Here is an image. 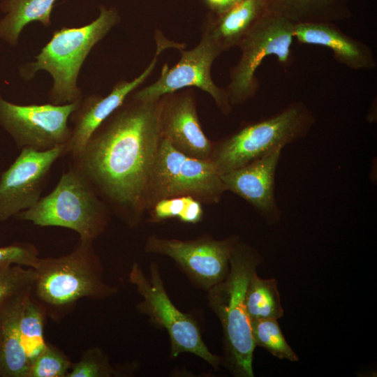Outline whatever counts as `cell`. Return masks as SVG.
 <instances>
[{
    "instance_id": "29",
    "label": "cell",
    "mask_w": 377,
    "mask_h": 377,
    "mask_svg": "<svg viewBox=\"0 0 377 377\" xmlns=\"http://www.w3.org/2000/svg\"><path fill=\"white\" fill-rule=\"evenodd\" d=\"M38 256L37 247L27 242H15L0 247V268L13 265L32 268Z\"/></svg>"
},
{
    "instance_id": "10",
    "label": "cell",
    "mask_w": 377,
    "mask_h": 377,
    "mask_svg": "<svg viewBox=\"0 0 377 377\" xmlns=\"http://www.w3.org/2000/svg\"><path fill=\"white\" fill-rule=\"evenodd\" d=\"M239 240L236 235L221 239L207 235L193 239L151 235L144 251L171 258L195 288L207 292L228 276L230 256Z\"/></svg>"
},
{
    "instance_id": "28",
    "label": "cell",
    "mask_w": 377,
    "mask_h": 377,
    "mask_svg": "<svg viewBox=\"0 0 377 377\" xmlns=\"http://www.w3.org/2000/svg\"><path fill=\"white\" fill-rule=\"evenodd\" d=\"M35 279L31 267L13 265L0 268V305L29 290Z\"/></svg>"
},
{
    "instance_id": "20",
    "label": "cell",
    "mask_w": 377,
    "mask_h": 377,
    "mask_svg": "<svg viewBox=\"0 0 377 377\" xmlns=\"http://www.w3.org/2000/svg\"><path fill=\"white\" fill-rule=\"evenodd\" d=\"M268 14L282 17L294 24L332 22L352 15L349 0H263Z\"/></svg>"
},
{
    "instance_id": "18",
    "label": "cell",
    "mask_w": 377,
    "mask_h": 377,
    "mask_svg": "<svg viewBox=\"0 0 377 377\" xmlns=\"http://www.w3.org/2000/svg\"><path fill=\"white\" fill-rule=\"evenodd\" d=\"M266 13L263 0H243L222 13H209L202 25V34L223 52L237 47Z\"/></svg>"
},
{
    "instance_id": "9",
    "label": "cell",
    "mask_w": 377,
    "mask_h": 377,
    "mask_svg": "<svg viewBox=\"0 0 377 377\" xmlns=\"http://www.w3.org/2000/svg\"><path fill=\"white\" fill-rule=\"evenodd\" d=\"M294 25L266 13L240 42L237 47L241 54L230 71V82L225 88L232 107L242 105L256 95L259 82L256 73L266 57L275 56L284 66L290 65Z\"/></svg>"
},
{
    "instance_id": "30",
    "label": "cell",
    "mask_w": 377,
    "mask_h": 377,
    "mask_svg": "<svg viewBox=\"0 0 377 377\" xmlns=\"http://www.w3.org/2000/svg\"><path fill=\"white\" fill-rule=\"evenodd\" d=\"M243 0H202L211 13H222Z\"/></svg>"
},
{
    "instance_id": "2",
    "label": "cell",
    "mask_w": 377,
    "mask_h": 377,
    "mask_svg": "<svg viewBox=\"0 0 377 377\" xmlns=\"http://www.w3.org/2000/svg\"><path fill=\"white\" fill-rule=\"evenodd\" d=\"M93 242L79 239L68 254L38 258L32 267L35 279L31 296L56 323L71 313L81 299L103 300L118 292L105 281Z\"/></svg>"
},
{
    "instance_id": "12",
    "label": "cell",
    "mask_w": 377,
    "mask_h": 377,
    "mask_svg": "<svg viewBox=\"0 0 377 377\" xmlns=\"http://www.w3.org/2000/svg\"><path fill=\"white\" fill-rule=\"evenodd\" d=\"M221 51L205 34H202L199 43L193 48L183 50L179 61L172 68L165 64L160 77L151 84L131 95L144 102H154L164 94L188 88L197 87L207 92L225 114L232 109L225 88L217 86L212 77L211 68Z\"/></svg>"
},
{
    "instance_id": "14",
    "label": "cell",
    "mask_w": 377,
    "mask_h": 377,
    "mask_svg": "<svg viewBox=\"0 0 377 377\" xmlns=\"http://www.w3.org/2000/svg\"><path fill=\"white\" fill-rule=\"evenodd\" d=\"M158 124L163 138L180 152L196 158H210L214 142L200 123L195 91L185 88L158 100Z\"/></svg>"
},
{
    "instance_id": "16",
    "label": "cell",
    "mask_w": 377,
    "mask_h": 377,
    "mask_svg": "<svg viewBox=\"0 0 377 377\" xmlns=\"http://www.w3.org/2000/svg\"><path fill=\"white\" fill-rule=\"evenodd\" d=\"M160 43L154 58L147 68L131 81L117 82L105 96L91 94L82 98L77 108L70 116L73 124L71 135L66 144V152L73 156L81 151L94 131L150 76L157 64L158 57L165 48Z\"/></svg>"
},
{
    "instance_id": "26",
    "label": "cell",
    "mask_w": 377,
    "mask_h": 377,
    "mask_svg": "<svg viewBox=\"0 0 377 377\" xmlns=\"http://www.w3.org/2000/svg\"><path fill=\"white\" fill-rule=\"evenodd\" d=\"M252 337L256 346L263 348L279 360L297 362L299 357L287 343L277 320H251Z\"/></svg>"
},
{
    "instance_id": "17",
    "label": "cell",
    "mask_w": 377,
    "mask_h": 377,
    "mask_svg": "<svg viewBox=\"0 0 377 377\" xmlns=\"http://www.w3.org/2000/svg\"><path fill=\"white\" fill-rule=\"evenodd\" d=\"M294 38L300 43L320 45L333 52L334 59L353 70H374L377 60L371 48L338 28L332 22H308L294 25Z\"/></svg>"
},
{
    "instance_id": "25",
    "label": "cell",
    "mask_w": 377,
    "mask_h": 377,
    "mask_svg": "<svg viewBox=\"0 0 377 377\" xmlns=\"http://www.w3.org/2000/svg\"><path fill=\"white\" fill-rule=\"evenodd\" d=\"M147 212L152 223L176 218L184 223L195 224L202 221L204 214L202 202L190 195L158 200Z\"/></svg>"
},
{
    "instance_id": "7",
    "label": "cell",
    "mask_w": 377,
    "mask_h": 377,
    "mask_svg": "<svg viewBox=\"0 0 377 377\" xmlns=\"http://www.w3.org/2000/svg\"><path fill=\"white\" fill-rule=\"evenodd\" d=\"M128 281L133 285L142 300L137 311L148 317L156 327L165 330L169 337L170 357L191 353L210 364L215 370L221 365V356L212 353L205 344L197 322L189 314L179 311L165 290L158 265L150 264L148 274L140 265L133 263Z\"/></svg>"
},
{
    "instance_id": "22",
    "label": "cell",
    "mask_w": 377,
    "mask_h": 377,
    "mask_svg": "<svg viewBox=\"0 0 377 377\" xmlns=\"http://www.w3.org/2000/svg\"><path fill=\"white\" fill-rule=\"evenodd\" d=\"M276 279H262L255 272L249 281L245 305L251 320H278L284 315Z\"/></svg>"
},
{
    "instance_id": "5",
    "label": "cell",
    "mask_w": 377,
    "mask_h": 377,
    "mask_svg": "<svg viewBox=\"0 0 377 377\" xmlns=\"http://www.w3.org/2000/svg\"><path fill=\"white\" fill-rule=\"evenodd\" d=\"M110 210L84 176L69 165L54 189L15 218L41 227H61L94 241L106 230Z\"/></svg>"
},
{
    "instance_id": "8",
    "label": "cell",
    "mask_w": 377,
    "mask_h": 377,
    "mask_svg": "<svg viewBox=\"0 0 377 377\" xmlns=\"http://www.w3.org/2000/svg\"><path fill=\"white\" fill-rule=\"evenodd\" d=\"M226 191L221 174L211 160L188 156L162 138L147 186L146 212L158 200L181 195L215 204Z\"/></svg>"
},
{
    "instance_id": "4",
    "label": "cell",
    "mask_w": 377,
    "mask_h": 377,
    "mask_svg": "<svg viewBox=\"0 0 377 377\" xmlns=\"http://www.w3.org/2000/svg\"><path fill=\"white\" fill-rule=\"evenodd\" d=\"M120 21L114 8L100 7L98 16L80 27L55 30L50 40L35 57L21 68V75L32 79L39 71L52 78L49 101L54 105L71 103L82 98L77 78L82 64L94 47Z\"/></svg>"
},
{
    "instance_id": "15",
    "label": "cell",
    "mask_w": 377,
    "mask_h": 377,
    "mask_svg": "<svg viewBox=\"0 0 377 377\" xmlns=\"http://www.w3.org/2000/svg\"><path fill=\"white\" fill-rule=\"evenodd\" d=\"M283 149L277 147L239 168L221 175L226 191L249 202L269 226L281 217L275 197V175Z\"/></svg>"
},
{
    "instance_id": "11",
    "label": "cell",
    "mask_w": 377,
    "mask_h": 377,
    "mask_svg": "<svg viewBox=\"0 0 377 377\" xmlns=\"http://www.w3.org/2000/svg\"><path fill=\"white\" fill-rule=\"evenodd\" d=\"M80 101L64 105H17L0 96V126L20 149L44 151L66 145L71 135L70 116Z\"/></svg>"
},
{
    "instance_id": "3",
    "label": "cell",
    "mask_w": 377,
    "mask_h": 377,
    "mask_svg": "<svg viewBox=\"0 0 377 377\" xmlns=\"http://www.w3.org/2000/svg\"><path fill=\"white\" fill-rule=\"evenodd\" d=\"M264 259L250 244L239 240L230 259L226 278L207 293V304L219 318L223 332V365L235 377H253L256 348L245 305L246 289Z\"/></svg>"
},
{
    "instance_id": "1",
    "label": "cell",
    "mask_w": 377,
    "mask_h": 377,
    "mask_svg": "<svg viewBox=\"0 0 377 377\" xmlns=\"http://www.w3.org/2000/svg\"><path fill=\"white\" fill-rule=\"evenodd\" d=\"M158 100L144 102L130 94L71 157L70 165L131 228L146 212L147 186L162 140Z\"/></svg>"
},
{
    "instance_id": "21",
    "label": "cell",
    "mask_w": 377,
    "mask_h": 377,
    "mask_svg": "<svg viewBox=\"0 0 377 377\" xmlns=\"http://www.w3.org/2000/svg\"><path fill=\"white\" fill-rule=\"evenodd\" d=\"M57 0H4L1 5L6 15L0 20V38L17 45L20 34L29 23L51 24L50 16Z\"/></svg>"
},
{
    "instance_id": "27",
    "label": "cell",
    "mask_w": 377,
    "mask_h": 377,
    "mask_svg": "<svg viewBox=\"0 0 377 377\" xmlns=\"http://www.w3.org/2000/svg\"><path fill=\"white\" fill-rule=\"evenodd\" d=\"M71 365V360L62 350L47 343L30 364L27 377H66Z\"/></svg>"
},
{
    "instance_id": "23",
    "label": "cell",
    "mask_w": 377,
    "mask_h": 377,
    "mask_svg": "<svg viewBox=\"0 0 377 377\" xmlns=\"http://www.w3.org/2000/svg\"><path fill=\"white\" fill-rule=\"evenodd\" d=\"M47 317L44 309L30 295L25 302L20 321L22 344L29 364L47 346L44 337Z\"/></svg>"
},
{
    "instance_id": "24",
    "label": "cell",
    "mask_w": 377,
    "mask_h": 377,
    "mask_svg": "<svg viewBox=\"0 0 377 377\" xmlns=\"http://www.w3.org/2000/svg\"><path fill=\"white\" fill-rule=\"evenodd\" d=\"M137 364L128 363L114 367L107 354L98 346L84 351L79 360L72 363L66 377H117L132 376Z\"/></svg>"
},
{
    "instance_id": "6",
    "label": "cell",
    "mask_w": 377,
    "mask_h": 377,
    "mask_svg": "<svg viewBox=\"0 0 377 377\" xmlns=\"http://www.w3.org/2000/svg\"><path fill=\"white\" fill-rule=\"evenodd\" d=\"M314 123L312 112L304 103L293 102L277 113L214 142L209 160L221 175L239 168L277 147L304 138Z\"/></svg>"
},
{
    "instance_id": "13",
    "label": "cell",
    "mask_w": 377,
    "mask_h": 377,
    "mask_svg": "<svg viewBox=\"0 0 377 377\" xmlns=\"http://www.w3.org/2000/svg\"><path fill=\"white\" fill-rule=\"evenodd\" d=\"M65 155L66 145L44 151L21 149L14 162L0 175V222L39 201L53 165Z\"/></svg>"
},
{
    "instance_id": "19",
    "label": "cell",
    "mask_w": 377,
    "mask_h": 377,
    "mask_svg": "<svg viewBox=\"0 0 377 377\" xmlns=\"http://www.w3.org/2000/svg\"><path fill=\"white\" fill-rule=\"evenodd\" d=\"M31 290L0 305V377H27L29 362L23 348L20 321Z\"/></svg>"
}]
</instances>
